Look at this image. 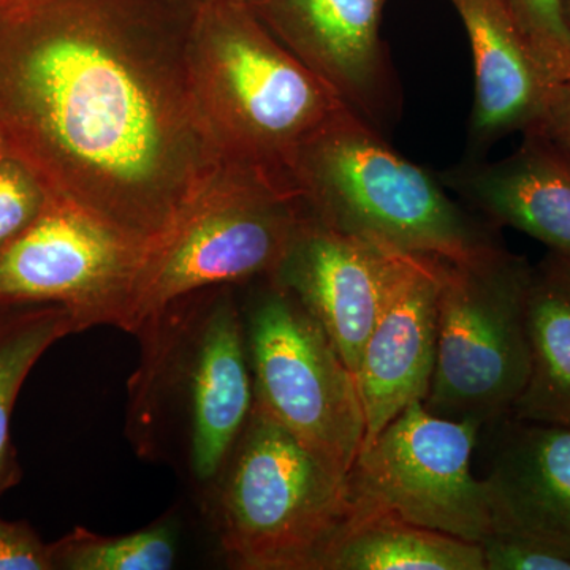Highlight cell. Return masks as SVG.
Returning a JSON list of instances; mask_svg holds the SVG:
<instances>
[{
	"label": "cell",
	"instance_id": "cb8c5ba5",
	"mask_svg": "<svg viewBox=\"0 0 570 570\" xmlns=\"http://www.w3.org/2000/svg\"><path fill=\"white\" fill-rule=\"evenodd\" d=\"M55 568L50 549L26 528L0 521V570H47Z\"/></svg>",
	"mask_w": 570,
	"mask_h": 570
},
{
	"label": "cell",
	"instance_id": "7402d4cb",
	"mask_svg": "<svg viewBox=\"0 0 570 570\" xmlns=\"http://www.w3.org/2000/svg\"><path fill=\"white\" fill-rule=\"evenodd\" d=\"M51 195L39 175L17 156L0 160V247L39 219Z\"/></svg>",
	"mask_w": 570,
	"mask_h": 570
},
{
	"label": "cell",
	"instance_id": "e0dca14e",
	"mask_svg": "<svg viewBox=\"0 0 570 570\" xmlns=\"http://www.w3.org/2000/svg\"><path fill=\"white\" fill-rule=\"evenodd\" d=\"M530 376L510 419L570 428V272L554 254L532 269Z\"/></svg>",
	"mask_w": 570,
	"mask_h": 570
},
{
	"label": "cell",
	"instance_id": "603a6c76",
	"mask_svg": "<svg viewBox=\"0 0 570 570\" xmlns=\"http://www.w3.org/2000/svg\"><path fill=\"white\" fill-rule=\"evenodd\" d=\"M480 547L485 570H570V558L561 551L517 532L493 530Z\"/></svg>",
	"mask_w": 570,
	"mask_h": 570
},
{
	"label": "cell",
	"instance_id": "f546056e",
	"mask_svg": "<svg viewBox=\"0 0 570 570\" xmlns=\"http://www.w3.org/2000/svg\"><path fill=\"white\" fill-rule=\"evenodd\" d=\"M561 261H562V258H561ZM562 262H564L566 266H568V269L570 272V264H569V262H566V261H562Z\"/></svg>",
	"mask_w": 570,
	"mask_h": 570
},
{
	"label": "cell",
	"instance_id": "f1b7e54d",
	"mask_svg": "<svg viewBox=\"0 0 570 570\" xmlns=\"http://www.w3.org/2000/svg\"><path fill=\"white\" fill-rule=\"evenodd\" d=\"M9 2H14V0H0V3H9Z\"/></svg>",
	"mask_w": 570,
	"mask_h": 570
},
{
	"label": "cell",
	"instance_id": "30bf717a",
	"mask_svg": "<svg viewBox=\"0 0 570 570\" xmlns=\"http://www.w3.org/2000/svg\"><path fill=\"white\" fill-rule=\"evenodd\" d=\"M142 247L99 217L51 195L39 219L0 247V303L67 307L80 330H124Z\"/></svg>",
	"mask_w": 570,
	"mask_h": 570
},
{
	"label": "cell",
	"instance_id": "d4e9b609",
	"mask_svg": "<svg viewBox=\"0 0 570 570\" xmlns=\"http://www.w3.org/2000/svg\"><path fill=\"white\" fill-rule=\"evenodd\" d=\"M546 130L570 149V81L558 86Z\"/></svg>",
	"mask_w": 570,
	"mask_h": 570
},
{
	"label": "cell",
	"instance_id": "d6986e66",
	"mask_svg": "<svg viewBox=\"0 0 570 570\" xmlns=\"http://www.w3.org/2000/svg\"><path fill=\"white\" fill-rule=\"evenodd\" d=\"M55 568L69 570H168L178 554V531L163 521L124 535L75 530L51 549Z\"/></svg>",
	"mask_w": 570,
	"mask_h": 570
},
{
	"label": "cell",
	"instance_id": "5bb4252c",
	"mask_svg": "<svg viewBox=\"0 0 570 570\" xmlns=\"http://www.w3.org/2000/svg\"><path fill=\"white\" fill-rule=\"evenodd\" d=\"M474 58L475 97L469 122L471 157L512 134L546 130L558 86L539 61L505 0H450Z\"/></svg>",
	"mask_w": 570,
	"mask_h": 570
},
{
	"label": "cell",
	"instance_id": "ffe728a7",
	"mask_svg": "<svg viewBox=\"0 0 570 570\" xmlns=\"http://www.w3.org/2000/svg\"><path fill=\"white\" fill-rule=\"evenodd\" d=\"M81 332L67 307L50 305L0 333V479L9 459L10 417L22 382L56 341Z\"/></svg>",
	"mask_w": 570,
	"mask_h": 570
},
{
	"label": "cell",
	"instance_id": "3957f363",
	"mask_svg": "<svg viewBox=\"0 0 570 570\" xmlns=\"http://www.w3.org/2000/svg\"><path fill=\"white\" fill-rule=\"evenodd\" d=\"M291 181L317 219L401 253L464 262L501 246L493 224L456 204L441 178L348 108L299 148Z\"/></svg>",
	"mask_w": 570,
	"mask_h": 570
},
{
	"label": "cell",
	"instance_id": "2e32d148",
	"mask_svg": "<svg viewBox=\"0 0 570 570\" xmlns=\"http://www.w3.org/2000/svg\"><path fill=\"white\" fill-rule=\"evenodd\" d=\"M509 420L485 479L493 530L527 535L570 558V428Z\"/></svg>",
	"mask_w": 570,
	"mask_h": 570
},
{
	"label": "cell",
	"instance_id": "7c38bea8",
	"mask_svg": "<svg viewBox=\"0 0 570 570\" xmlns=\"http://www.w3.org/2000/svg\"><path fill=\"white\" fill-rule=\"evenodd\" d=\"M395 250L337 230L305 208L283 261L266 277L316 318L354 376L387 295Z\"/></svg>",
	"mask_w": 570,
	"mask_h": 570
},
{
	"label": "cell",
	"instance_id": "4fadbf2b",
	"mask_svg": "<svg viewBox=\"0 0 570 570\" xmlns=\"http://www.w3.org/2000/svg\"><path fill=\"white\" fill-rule=\"evenodd\" d=\"M439 288L441 258L395 250L387 295L355 371L365 414L363 448L430 392L436 365Z\"/></svg>",
	"mask_w": 570,
	"mask_h": 570
},
{
	"label": "cell",
	"instance_id": "4316f807",
	"mask_svg": "<svg viewBox=\"0 0 570 570\" xmlns=\"http://www.w3.org/2000/svg\"><path fill=\"white\" fill-rule=\"evenodd\" d=\"M181 2L195 10L198 9V7L208 6V3L223 2V0H181Z\"/></svg>",
	"mask_w": 570,
	"mask_h": 570
},
{
	"label": "cell",
	"instance_id": "8fae6325",
	"mask_svg": "<svg viewBox=\"0 0 570 570\" xmlns=\"http://www.w3.org/2000/svg\"><path fill=\"white\" fill-rule=\"evenodd\" d=\"M255 18L348 110L381 126L393 108L382 41L387 0H245Z\"/></svg>",
	"mask_w": 570,
	"mask_h": 570
},
{
	"label": "cell",
	"instance_id": "52a82bcc",
	"mask_svg": "<svg viewBox=\"0 0 570 570\" xmlns=\"http://www.w3.org/2000/svg\"><path fill=\"white\" fill-rule=\"evenodd\" d=\"M135 335L148 343L138 387L176 385L194 478L216 482L254 409L245 318L230 285L179 299Z\"/></svg>",
	"mask_w": 570,
	"mask_h": 570
},
{
	"label": "cell",
	"instance_id": "ba28073f",
	"mask_svg": "<svg viewBox=\"0 0 570 570\" xmlns=\"http://www.w3.org/2000/svg\"><path fill=\"white\" fill-rule=\"evenodd\" d=\"M265 281L245 317L254 407L348 474L366 433L354 373L298 299Z\"/></svg>",
	"mask_w": 570,
	"mask_h": 570
},
{
	"label": "cell",
	"instance_id": "277c9868",
	"mask_svg": "<svg viewBox=\"0 0 570 570\" xmlns=\"http://www.w3.org/2000/svg\"><path fill=\"white\" fill-rule=\"evenodd\" d=\"M217 534L243 570H326L355 519L348 474L253 409L216 480Z\"/></svg>",
	"mask_w": 570,
	"mask_h": 570
},
{
	"label": "cell",
	"instance_id": "9c48e42d",
	"mask_svg": "<svg viewBox=\"0 0 570 570\" xmlns=\"http://www.w3.org/2000/svg\"><path fill=\"white\" fill-rule=\"evenodd\" d=\"M480 426L409 404L348 472L356 513L396 519L480 543L493 531L485 479L472 472Z\"/></svg>",
	"mask_w": 570,
	"mask_h": 570
},
{
	"label": "cell",
	"instance_id": "6da1fadb",
	"mask_svg": "<svg viewBox=\"0 0 570 570\" xmlns=\"http://www.w3.org/2000/svg\"><path fill=\"white\" fill-rule=\"evenodd\" d=\"M181 0L0 3V130L48 190L146 249L224 157Z\"/></svg>",
	"mask_w": 570,
	"mask_h": 570
},
{
	"label": "cell",
	"instance_id": "7a4b0ae2",
	"mask_svg": "<svg viewBox=\"0 0 570 570\" xmlns=\"http://www.w3.org/2000/svg\"><path fill=\"white\" fill-rule=\"evenodd\" d=\"M187 66L195 102L220 156L291 187L296 153L347 108L255 18L245 0L194 10Z\"/></svg>",
	"mask_w": 570,
	"mask_h": 570
},
{
	"label": "cell",
	"instance_id": "5b68a950",
	"mask_svg": "<svg viewBox=\"0 0 570 570\" xmlns=\"http://www.w3.org/2000/svg\"><path fill=\"white\" fill-rule=\"evenodd\" d=\"M303 212L287 183L249 165L220 160L167 230L142 250L124 330L137 333L198 292L272 276Z\"/></svg>",
	"mask_w": 570,
	"mask_h": 570
},
{
	"label": "cell",
	"instance_id": "484cf974",
	"mask_svg": "<svg viewBox=\"0 0 570 570\" xmlns=\"http://www.w3.org/2000/svg\"><path fill=\"white\" fill-rule=\"evenodd\" d=\"M13 156L11 153V148L9 141H7L6 135L0 130V160L6 159V157Z\"/></svg>",
	"mask_w": 570,
	"mask_h": 570
},
{
	"label": "cell",
	"instance_id": "8992f818",
	"mask_svg": "<svg viewBox=\"0 0 570 570\" xmlns=\"http://www.w3.org/2000/svg\"><path fill=\"white\" fill-rule=\"evenodd\" d=\"M532 269L502 245L471 261L441 258L428 411L480 428L510 419L530 376Z\"/></svg>",
	"mask_w": 570,
	"mask_h": 570
},
{
	"label": "cell",
	"instance_id": "ac0fdd59",
	"mask_svg": "<svg viewBox=\"0 0 570 570\" xmlns=\"http://www.w3.org/2000/svg\"><path fill=\"white\" fill-rule=\"evenodd\" d=\"M326 570H485L480 543L385 515L356 513Z\"/></svg>",
	"mask_w": 570,
	"mask_h": 570
},
{
	"label": "cell",
	"instance_id": "44dd1931",
	"mask_svg": "<svg viewBox=\"0 0 570 570\" xmlns=\"http://www.w3.org/2000/svg\"><path fill=\"white\" fill-rule=\"evenodd\" d=\"M513 18L538 56L558 82L570 81V31L562 0H505Z\"/></svg>",
	"mask_w": 570,
	"mask_h": 570
},
{
	"label": "cell",
	"instance_id": "9a60e30c",
	"mask_svg": "<svg viewBox=\"0 0 570 570\" xmlns=\"http://www.w3.org/2000/svg\"><path fill=\"white\" fill-rule=\"evenodd\" d=\"M493 225L530 235L570 264V149L547 130L497 163L466 160L439 176Z\"/></svg>",
	"mask_w": 570,
	"mask_h": 570
},
{
	"label": "cell",
	"instance_id": "83f0119b",
	"mask_svg": "<svg viewBox=\"0 0 570 570\" xmlns=\"http://www.w3.org/2000/svg\"><path fill=\"white\" fill-rule=\"evenodd\" d=\"M562 11H564L566 24H568L570 31V0H562Z\"/></svg>",
	"mask_w": 570,
	"mask_h": 570
}]
</instances>
